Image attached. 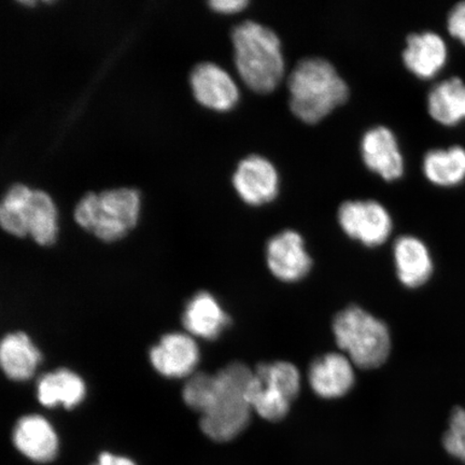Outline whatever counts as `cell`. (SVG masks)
Masks as SVG:
<instances>
[{
	"label": "cell",
	"instance_id": "1",
	"mask_svg": "<svg viewBox=\"0 0 465 465\" xmlns=\"http://www.w3.org/2000/svg\"><path fill=\"white\" fill-rule=\"evenodd\" d=\"M252 374L247 365L235 362L205 377L193 411L202 415L201 428L209 439L228 441L246 429L253 411L248 395Z\"/></svg>",
	"mask_w": 465,
	"mask_h": 465
},
{
	"label": "cell",
	"instance_id": "2",
	"mask_svg": "<svg viewBox=\"0 0 465 465\" xmlns=\"http://www.w3.org/2000/svg\"><path fill=\"white\" fill-rule=\"evenodd\" d=\"M290 108L306 124H317L347 101L348 85L332 63L322 57L301 60L288 79Z\"/></svg>",
	"mask_w": 465,
	"mask_h": 465
},
{
	"label": "cell",
	"instance_id": "3",
	"mask_svg": "<svg viewBox=\"0 0 465 465\" xmlns=\"http://www.w3.org/2000/svg\"><path fill=\"white\" fill-rule=\"evenodd\" d=\"M238 74L250 89L274 91L282 83L284 60L282 42L272 28L254 21H243L232 31Z\"/></svg>",
	"mask_w": 465,
	"mask_h": 465
},
{
	"label": "cell",
	"instance_id": "4",
	"mask_svg": "<svg viewBox=\"0 0 465 465\" xmlns=\"http://www.w3.org/2000/svg\"><path fill=\"white\" fill-rule=\"evenodd\" d=\"M138 214V191L121 188L85 194L75 206L74 218L101 241L115 242L135 228Z\"/></svg>",
	"mask_w": 465,
	"mask_h": 465
},
{
	"label": "cell",
	"instance_id": "5",
	"mask_svg": "<svg viewBox=\"0 0 465 465\" xmlns=\"http://www.w3.org/2000/svg\"><path fill=\"white\" fill-rule=\"evenodd\" d=\"M0 224L16 237L29 235L42 246H51L57 235V213L51 197L44 191L15 183L0 203Z\"/></svg>",
	"mask_w": 465,
	"mask_h": 465
},
{
	"label": "cell",
	"instance_id": "6",
	"mask_svg": "<svg viewBox=\"0 0 465 465\" xmlns=\"http://www.w3.org/2000/svg\"><path fill=\"white\" fill-rule=\"evenodd\" d=\"M337 345L359 368L376 369L391 353V340L387 325L362 308L351 306L334 319Z\"/></svg>",
	"mask_w": 465,
	"mask_h": 465
},
{
	"label": "cell",
	"instance_id": "7",
	"mask_svg": "<svg viewBox=\"0 0 465 465\" xmlns=\"http://www.w3.org/2000/svg\"><path fill=\"white\" fill-rule=\"evenodd\" d=\"M301 388L299 370L289 362L260 364L253 371L249 385V401L252 411L269 421L287 416L291 403Z\"/></svg>",
	"mask_w": 465,
	"mask_h": 465
},
{
	"label": "cell",
	"instance_id": "8",
	"mask_svg": "<svg viewBox=\"0 0 465 465\" xmlns=\"http://www.w3.org/2000/svg\"><path fill=\"white\" fill-rule=\"evenodd\" d=\"M339 223L349 237L368 247L381 245L392 231L391 214L385 206L373 200L342 203Z\"/></svg>",
	"mask_w": 465,
	"mask_h": 465
},
{
	"label": "cell",
	"instance_id": "9",
	"mask_svg": "<svg viewBox=\"0 0 465 465\" xmlns=\"http://www.w3.org/2000/svg\"><path fill=\"white\" fill-rule=\"evenodd\" d=\"M232 184L243 202L260 206L276 199L279 174L270 160L252 154L240 162L232 176Z\"/></svg>",
	"mask_w": 465,
	"mask_h": 465
},
{
	"label": "cell",
	"instance_id": "10",
	"mask_svg": "<svg viewBox=\"0 0 465 465\" xmlns=\"http://www.w3.org/2000/svg\"><path fill=\"white\" fill-rule=\"evenodd\" d=\"M266 258L272 275L284 282H299L312 269V258L306 252L303 237L292 230L271 238Z\"/></svg>",
	"mask_w": 465,
	"mask_h": 465
},
{
	"label": "cell",
	"instance_id": "11",
	"mask_svg": "<svg viewBox=\"0 0 465 465\" xmlns=\"http://www.w3.org/2000/svg\"><path fill=\"white\" fill-rule=\"evenodd\" d=\"M190 84L196 101L218 112H228L240 98L234 80L213 63L197 64L190 74Z\"/></svg>",
	"mask_w": 465,
	"mask_h": 465
},
{
	"label": "cell",
	"instance_id": "12",
	"mask_svg": "<svg viewBox=\"0 0 465 465\" xmlns=\"http://www.w3.org/2000/svg\"><path fill=\"white\" fill-rule=\"evenodd\" d=\"M361 153L365 165L388 182L402 176L403 155L397 137L388 127L375 126L366 132L361 141Z\"/></svg>",
	"mask_w": 465,
	"mask_h": 465
},
{
	"label": "cell",
	"instance_id": "13",
	"mask_svg": "<svg viewBox=\"0 0 465 465\" xmlns=\"http://www.w3.org/2000/svg\"><path fill=\"white\" fill-rule=\"evenodd\" d=\"M447 61L449 46L438 33L426 31L407 37L403 62L418 78H434L446 66Z\"/></svg>",
	"mask_w": 465,
	"mask_h": 465
},
{
	"label": "cell",
	"instance_id": "14",
	"mask_svg": "<svg viewBox=\"0 0 465 465\" xmlns=\"http://www.w3.org/2000/svg\"><path fill=\"white\" fill-rule=\"evenodd\" d=\"M200 351L189 335L172 333L162 337L150 351V361L160 374L182 378L193 371L199 362Z\"/></svg>",
	"mask_w": 465,
	"mask_h": 465
},
{
	"label": "cell",
	"instance_id": "15",
	"mask_svg": "<svg viewBox=\"0 0 465 465\" xmlns=\"http://www.w3.org/2000/svg\"><path fill=\"white\" fill-rule=\"evenodd\" d=\"M308 380L312 391L319 397L324 399L344 397L354 383L351 361L344 354H324L312 363Z\"/></svg>",
	"mask_w": 465,
	"mask_h": 465
},
{
	"label": "cell",
	"instance_id": "16",
	"mask_svg": "<svg viewBox=\"0 0 465 465\" xmlns=\"http://www.w3.org/2000/svg\"><path fill=\"white\" fill-rule=\"evenodd\" d=\"M13 439L15 449L35 462H50L56 457V433L49 421L42 416L21 418L16 422Z\"/></svg>",
	"mask_w": 465,
	"mask_h": 465
},
{
	"label": "cell",
	"instance_id": "17",
	"mask_svg": "<svg viewBox=\"0 0 465 465\" xmlns=\"http://www.w3.org/2000/svg\"><path fill=\"white\" fill-rule=\"evenodd\" d=\"M398 276L409 288H418L429 282L433 272V260L426 243L414 236L399 238L393 248Z\"/></svg>",
	"mask_w": 465,
	"mask_h": 465
},
{
	"label": "cell",
	"instance_id": "18",
	"mask_svg": "<svg viewBox=\"0 0 465 465\" xmlns=\"http://www.w3.org/2000/svg\"><path fill=\"white\" fill-rule=\"evenodd\" d=\"M183 322L191 334L216 340L228 327L230 318L211 293L200 292L185 307Z\"/></svg>",
	"mask_w": 465,
	"mask_h": 465
},
{
	"label": "cell",
	"instance_id": "19",
	"mask_svg": "<svg viewBox=\"0 0 465 465\" xmlns=\"http://www.w3.org/2000/svg\"><path fill=\"white\" fill-rule=\"evenodd\" d=\"M428 113L438 124L456 126L465 122V83L451 77L440 81L430 90L427 100Z\"/></svg>",
	"mask_w": 465,
	"mask_h": 465
},
{
	"label": "cell",
	"instance_id": "20",
	"mask_svg": "<svg viewBox=\"0 0 465 465\" xmlns=\"http://www.w3.org/2000/svg\"><path fill=\"white\" fill-rule=\"evenodd\" d=\"M42 361L36 346L21 332L8 334L0 346V363L10 380L21 381L31 378Z\"/></svg>",
	"mask_w": 465,
	"mask_h": 465
},
{
	"label": "cell",
	"instance_id": "21",
	"mask_svg": "<svg viewBox=\"0 0 465 465\" xmlns=\"http://www.w3.org/2000/svg\"><path fill=\"white\" fill-rule=\"evenodd\" d=\"M85 397V385L74 371L62 369L40 378L37 385L39 402L46 407L62 404L72 410L78 406Z\"/></svg>",
	"mask_w": 465,
	"mask_h": 465
},
{
	"label": "cell",
	"instance_id": "22",
	"mask_svg": "<svg viewBox=\"0 0 465 465\" xmlns=\"http://www.w3.org/2000/svg\"><path fill=\"white\" fill-rule=\"evenodd\" d=\"M424 176L441 188H453L465 182V148L452 145L447 149H433L422 161Z\"/></svg>",
	"mask_w": 465,
	"mask_h": 465
},
{
	"label": "cell",
	"instance_id": "23",
	"mask_svg": "<svg viewBox=\"0 0 465 465\" xmlns=\"http://www.w3.org/2000/svg\"><path fill=\"white\" fill-rule=\"evenodd\" d=\"M444 449L450 456L465 463V409L458 407L451 412L449 429L443 438Z\"/></svg>",
	"mask_w": 465,
	"mask_h": 465
},
{
	"label": "cell",
	"instance_id": "24",
	"mask_svg": "<svg viewBox=\"0 0 465 465\" xmlns=\"http://www.w3.org/2000/svg\"><path fill=\"white\" fill-rule=\"evenodd\" d=\"M447 29L453 38L465 45V0L455 5L450 11Z\"/></svg>",
	"mask_w": 465,
	"mask_h": 465
},
{
	"label": "cell",
	"instance_id": "25",
	"mask_svg": "<svg viewBox=\"0 0 465 465\" xmlns=\"http://www.w3.org/2000/svg\"><path fill=\"white\" fill-rule=\"evenodd\" d=\"M249 3L247 0H212L208 3L209 7L221 14H234L246 8Z\"/></svg>",
	"mask_w": 465,
	"mask_h": 465
},
{
	"label": "cell",
	"instance_id": "26",
	"mask_svg": "<svg viewBox=\"0 0 465 465\" xmlns=\"http://www.w3.org/2000/svg\"><path fill=\"white\" fill-rule=\"evenodd\" d=\"M95 465H136L131 459L112 455L109 452H103L98 457V462Z\"/></svg>",
	"mask_w": 465,
	"mask_h": 465
},
{
	"label": "cell",
	"instance_id": "27",
	"mask_svg": "<svg viewBox=\"0 0 465 465\" xmlns=\"http://www.w3.org/2000/svg\"><path fill=\"white\" fill-rule=\"evenodd\" d=\"M20 3L23 5H32L35 4L34 2H20Z\"/></svg>",
	"mask_w": 465,
	"mask_h": 465
}]
</instances>
